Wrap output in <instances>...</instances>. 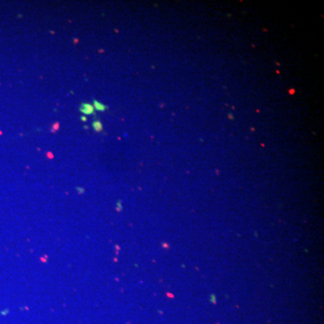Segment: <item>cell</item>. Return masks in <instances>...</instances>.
<instances>
[{
	"label": "cell",
	"instance_id": "cell-2",
	"mask_svg": "<svg viewBox=\"0 0 324 324\" xmlns=\"http://www.w3.org/2000/svg\"><path fill=\"white\" fill-rule=\"evenodd\" d=\"M93 106H94V108H95V110H97L98 112H104V111H106V109L107 108L104 104H102V103H100V102H98L97 100L94 101Z\"/></svg>",
	"mask_w": 324,
	"mask_h": 324
},
{
	"label": "cell",
	"instance_id": "cell-4",
	"mask_svg": "<svg viewBox=\"0 0 324 324\" xmlns=\"http://www.w3.org/2000/svg\"><path fill=\"white\" fill-rule=\"evenodd\" d=\"M81 119H82V121H83V122H86V121H87L86 117H84V116H83V117H81Z\"/></svg>",
	"mask_w": 324,
	"mask_h": 324
},
{
	"label": "cell",
	"instance_id": "cell-1",
	"mask_svg": "<svg viewBox=\"0 0 324 324\" xmlns=\"http://www.w3.org/2000/svg\"><path fill=\"white\" fill-rule=\"evenodd\" d=\"M80 112L86 114V115H90V114H93L95 113V108H94L93 104H91L83 103L80 106Z\"/></svg>",
	"mask_w": 324,
	"mask_h": 324
},
{
	"label": "cell",
	"instance_id": "cell-3",
	"mask_svg": "<svg viewBox=\"0 0 324 324\" xmlns=\"http://www.w3.org/2000/svg\"><path fill=\"white\" fill-rule=\"evenodd\" d=\"M92 126H93L94 131H96V132H102V130H103V124H102L101 122L98 121V120L94 121L93 123H92Z\"/></svg>",
	"mask_w": 324,
	"mask_h": 324
}]
</instances>
